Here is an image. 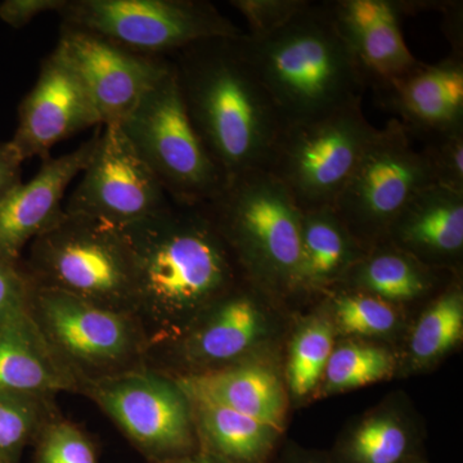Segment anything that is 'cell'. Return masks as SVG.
Returning a JSON list of instances; mask_svg holds the SVG:
<instances>
[{
  "label": "cell",
  "mask_w": 463,
  "mask_h": 463,
  "mask_svg": "<svg viewBox=\"0 0 463 463\" xmlns=\"http://www.w3.org/2000/svg\"><path fill=\"white\" fill-rule=\"evenodd\" d=\"M124 230L136 261L133 318L147 354L178 339L243 276L205 205L172 203Z\"/></svg>",
  "instance_id": "cell-1"
},
{
  "label": "cell",
  "mask_w": 463,
  "mask_h": 463,
  "mask_svg": "<svg viewBox=\"0 0 463 463\" xmlns=\"http://www.w3.org/2000/svg\"><path fill=\"white\" fill-rule=\"evenodd\" d=\"M242 36L194 43L169 57L188 118L227 181L267 169L285 129Z\"/></svg>",
  "instance_id": "cell-2"
},
{
  "label": "cell",
  "mask_w": 463,
  "mask_h": 463,
  "mask_svg": "<svg viewBox=\"0 0 463 463\" xmlns=\"http://www.w3.org/2000/svg\"><path fill=\"white\" fill-rule=\"evenodd\" d=\"M283 125L315 120L362 99L365 85L332 17L328 2H310L268 35L241 38Z\"/></svg>",
  "instance_id": "cell-3"
},
{
  "label": "cell",
  "mask_w": 463,
  "mask_h": 463,
  "mask_svg": "<svg viewBox=\"0 0 463 463\" xmlns=\"http://www.w3.org/2000/svg\"><path fill=\"white\" fill-rule=\"evenodd\" d=\"M21 263L36 288L133 317L136 261L124 228L65 212L27 246Z\"/></svg>",
  "instance_id": "cell-4"
},
{
  "label": "cell",
  "mask_w": 463,
  "mask_h": 463,
  "mask_svg": "<svg viewBox=\"0 0 463 463\" xmlns=\"http://www.w3.org/2000/svg\"><path fill=\"white\" fill-rule=\"evenodd\" d=\"M205 206L242 274L273 288H294L301 210L272 174L254 170L234 176Z\"/></svg>",
  "instance_id": "cell-5"
},
{
  "label": "cell",
  "mask_w": 463,
  "mask_h": 463,
  "mask_svg": "<svg viewBox=\"0 0 463 463\" xmlns=\"http://www.w3.org/2000/svg\"><path fill=\"white\" fill-rule=\"evenodd\" d=\"M118 127L172 203L205 205L227 184L188 118L173 63Z\"/></svg>",
  "instance_id": "cell-6"
},
{
  "label": "cell",
  "mask_w": 463,
  "mask_h": 463,
  "mask_svg": "<svg viewBox=\"0 0 463 463\" xmlns=\"http://www.w3.org/2000/svg\"><path fill=\"white\" fill-rule=\"evenodd\" d=\"M29 313L81 390L93 381L146 365L147 344L127 313L36 286L30 292Z\"/></svg>",
  "instance_id": "cell-7"
},
{
  "label": "cell",
  "mask_w": 463,
  "mask_h": 463,
  "mask_svg": "<svg viewBox=\"0 0 463 463\" xmlns=\"http://www.w3.org/2000/svg\"><path fill=\"white\" fill-rule=\"evenodd\" d=\"M376 130L362 99L352 100L315 120L286 127L265 170L301 212L332 207Z\"/></svg>",
  "instance_id": "cell-8"
},
{
  "label": "cell",
  "mask_w": 463,
  "mask_h": 463,
  "mask_svg": "<svg viewBox=\"0 0 463 463\" xmlns=\"http://www.w3.org/2000/svg\"><path fill=\"white\" fill-rule=\"evenodd\" d=\"M57 14L63 26L152 57L169 58L194 43L246 33L203 0H66Z\"/></svg>",
  "instance_id": "cell-9"
},
{
  "label": "cell",
  "mask_w": 463,
  "mask_h": 463,
  "mask_svg": "<svg viewBox=\"0 0 463 463\" xmlns=\"http://www.w3.org/2000/svg\"><path fill=\"white\" fill-rule=\"evenodd\" d=\"M431 184L425 157L394 118L376 130L332 209L368 250L388 240L404 207Z\"/></svg>",
  "instance_id": "cell-10"
},
{
  "label": "cell",
  "mask_w": 463,
  "mask_h": 463,
  "mask_svg": "<svg viewBox=\"0 0 463 463\" xmlns=\"http://www.w3.org/2000/svg\"><path fill=\"white\" fill-rule=\"evenodd\" d=\"M81 394L108 414L149 463L200 450L190 399L170 374L143 365L87 383Z\"/></svg>",
  "instance_id": "cell-11"
},
{
  "label": "cell",
  "mask_w": 463,
  "mask_h": 463,
  "mask_svg": "<svg viewBox=\"0 0 463 463\" xmlns=\"http://www.w3.org/2000/svg\"><path fill=\"white\" fill-rule=\"evenodd\" d=\"M172 205L163 185L118 125L102 127L99 146L65 205L67 214L127 228Z\"/></svg>",
  "instance_id": "cell-12"
},
{
  "label": "cell",
  "mask_w": 463,
  "mask_h": 463,
  "mask_svg": "<svg viewBox=\"0 0 463 463\" xmlns=\"http://www.w3.org/2000/svg\"><path fill=\"white\" fill-rule=\"evenodd\" d=\"M61 45L90 93L102 127L118 125L169 72V58L145 56L75 27H61Z\"/></svg>",
  "instance_id": "cell-13"
},
{
  "label": "cell",
  "mask_w": 463,
  "mask_h": 463,
  "mask_svg": "<svg viewBox=\"0 0 463 463\" xmlns=\"http://www.w3.org/2000/svg\"><path fill=\"white\" fill-rule=\"evenodd\" d=\"M94 127H102L99 112L75 67L56 44L21 100L16 132L9 142L24 163L33 157L44 160L58 143Z\"/></svg>",
  "instance_id": "cell-14"
},
{
  "label": "cell",
  "mask_w": 463,
  "mask_h": 463,
  "mask_svg": "<svg viewBox=\"0 0 463 463\" xmlns=\"http://www.w3.org/2000/svg\"><path fill=\"white\" fill-rule=\"evenodd\" d=\"M100 130L69 154L43 160L29 182H21L0 203V258L21 261L27 246L65 215L67 188L90 163Z\"/></svg>",
  "instance_id": "cell-15"
},
{
  "label": "cell",
  "mask_w": 463,
  "mask_h": 463,
  "mask_svg": "<svg viewBox=\"0 0 463 463\" xmlns=\"http://www.w3.org/2000/svg\"><path fill=\"white\" fill-rule=\"evenodd\" d=\"M328 5L365 90H380L421 62L402 33L404 0H331Z\"/></svg>",
  "instance_id": "cell-16"
},
{
  "label": "cell",
  "mask_w": 463,
  "mask_h": 463,
  "mask_svg": "<svg viewBox=\"0 0 463 463\" xmlns=\"http://www.w3.org/2000/svg\"><path fill=\"white\" fill-rule=\"evenodd\" d=\"M261 313L248 292L233 288L207 307L181 336L146 356L151 365L174 356L185 371L179 376L218 370L237 361L260 337Z\"/></svg>",
  "instance_id": "cell-17"
},
{
  "label": "cell",
  "mask_w": 463,
  "mask_h": 463,
  "mask_svg": "<svg viewBox=\"0 0 463 463\" xmlns=\"http://www.w3.org/2000/svg\"><path fill=\"white\" fill-rule=\"evenodd\" d=\"M411 138L423 142L463 128V54L450 52L374 90Z\"/></svg>",
  "instance_id": "cell-18"
},
{
  "label": "cell",
  "mask_w": 463,
  "mask_h": 463,
  "mask_svg": "<svg viewBox=\"0 0 463 463\" xmlns=\"http://www.w3.org/2000/svg\"><path fill=\"white\" fill-rule=\"evenodd\" d=\"M388 241L429 265L458 260L463 250V194L431 184L390 227Z\"/></svg>",
  "instance_id": "cell-19"
},
{
  "label": "cell",
  "mask_w": 463,
  "mask_h": 463,
  "mask_svg": "<svg viewBox=\"0 0 463 463\" xmlns=\"http://www.w3.org/2000/svg\"><path fill=\"white\" fill-rule=\"evenodd\" d=\"M0 392L51 398L81 392L39 331L29 307L0 326Z\"/></svg>",
  "instance_id": "cell-20"
},
{
  "label": "cell",
  "mask_w": 463,
  "mask_h": 463,
  "mask_svg": "<svg viewBox=\"0 0 463 463\" xmlns=\"http://www.w3.org/2000/svg\"><path fill=\"white\" fill-rule=\"evenodd\" d=\"M190 399L212 402L281 431L285 392L279 377L251 362H236L207 373L174 377Z\"/></svg>",
  "instance_id": "cell-21"
},
{
  "label": "cell",
  "mask_w": 463,
  "mask_h": 463,
  "mask_svg": "<svg viewBox=\"0 0 463 463\" xmlns=\"http://www.w3.org/2000/svg\"><path fill=\"white\" fill-rule=\"evenodd\" d=\"M365 249L332 207L301 212V257L292 289H321L345 279Z\"/></svg>",
  "instance_id": "cell-22"
},
{
  "label": "cell",
  "mask_w": 463,
  "mask_h": 463,
  "mask_svg": "<svg viewBox=\"0 0 463 463\" xmlns=\"http://www.w3.org/2000/svg\"><path fill=\"white\" fill-rule=\"evenodd\" d=\"M190 402L201 450L225 463H267L281 431L221 404Z\"/></svg>",
  "instance_id": "cell-23"
},
{
  "label": "cell",
  "mask_w": 463,
  "mask_h": 463,
  "mask_svg": "<svg viewBox=\"0 0 463 463\" xmlns=\"http://www.w3.org/2000/svg\"><path fill=\"white\" fill-rule=\"evenodd\" d=\"M345 279L358 291L388 303L421 298L434 285L431 267L388 240L365 250Z\"/></svg>",
  "instance_id": "cell-24"
},
{
  "label": "cell",
  "mask_w": 463,
  "mask_h": 463,
  "mask_svg": "<svg viewBox=\"0 0 463 463\" xmlns=\"http://www.w3.org/2000/svg\"><path fill=\"white\" fill-rule=\"evenodd\" d=\"M58 414L54 398L0 392V462L18 463Z\"/></svg>",
  "instance_id": "cell-25"
},
{
  "label": "cell",
  "mask_w": 463,
  "mask_h": 463,
  "mask_svg": "<svg viewBox=\"0 0 463 463\" xmlns=\"http://www.w3.org/2000/svg\"><path fill=\"white\" fill-rule=\"evenodd\" d=\"M413 441L401 421L376 416L352 432L340 450V463H408L413 457Z\"/></svg>",
  "instance_id": "cell-26"
},
{
  "label": "cell",
  "mask_w": 463,
  "mask_h": 463,
  "mask_svg": "<svg viewBox=\"0 0 463 463\" xmlns=\"http://www.w3.org/2000/svg\"><path fill=\"white\" fill-rule=\"evenodd\" d=\"M463 298L458 286L441 294L423 313L411 340V352L419 362H430L456 345L462 337Z\"/></svg>",
  "instance_id": "cell-27"
},
{
  "label": "cell",
  "mask_w": 463,
  "mask_h": 463,
  "mask_svg": "<svg viewBox=\"0 0 463 463\" xmlns=\"http://www.w3.org/2000/svg\"><path fill=\"white\" fill-rule=\"evenodd\" d=\"M332 352L334 334L330 323L316 319L298 331L288 361V383L294 394L303 397L316 389Z\"/></svg>",
  "instance_id": "cell-28"
},
{
  "label": "cell",
  "mask_w": 463,
  "mask_h": 463,
  "mask_svg": "<svg viewBox=\"0 0 463 463\" xmlns=\"http://www.w3.org/2000/svg\"><path fill=\"white\" fill-rule=\"evenodd\" d=\"M392 373V359L380 347L346 344L334 349L325 376L327 388L343 392L370 385L389 377Z\"/></svg>",
  "instance_id": "cell-29"
},
{
  "label": "cell",
  "mask_w": 463,
  "mask_h": 463,
  "mask_svg": "<svg viewBox=\"0 0 463 463\" xmlns=\"http://www.w3.org/2000/svg\"><path fill=\"white\" fill-rule=\"evenodd\" d=\"M33 446L32 463H99L90 435L61 414L45 425Z\"/></svg>",
  "instance_id": "cell-30"
},
{
  "label": "cell",
  "mask_w": 463,
  "mask_h": 463,
  "mask_svg": "<svg viewBox=\"0 0 463 463\" xmlns=\"http://www.w3.org/2000/svg\"><path fill=\"white\" fill-rule=\"evenodd\" d=\"M334 304L341 330L347 334L376 336L388 334L397 323V312L388 301L365 292L341 294Z\"/></svg>",
  "instance_id": "cell-31"
},
{
  "label": "cell",
  "mask_w": 463,
  "mask_h": 463,
  "mask_svg": "<svg viewBox=\"0 0 463 463\" xmlns=\"http://www.w3.org/2000/svg\"><path fill=\"white\" fill-rule=\"evenodd\" d=\"M420 149L434 184L463 194V128L423 141Z\"/></svg>",
  "instance_id": "cell-32"
},
{
  "label": "cell",
  "mask_w": 463,
  "mask_h": 463,
  "mask_svg": "<svg viewBox=\"0 0 463 463\" xmlns=\"http://www.w3.org/2000/svg\"><path fill=\"white\" fill-rule=\"evenodd\" d=\"M310 0H232L230 5L245 18L251 38L268 35L286 25Z\"/></svg>",
  "instance_id": "cell-33"
},
{
  "label": "cell",
  "mask_w": 463,
  "mask_h": 463,
  "mask_svg": "<svg viewBox=\"0 0 463 463\" xmlns=\"http://www.w3.org/2000/svg\"><path fill=\"white\" fill-rule=\"evenodd\" d=\"M32 288L21 261L0 258V326L27 309Z\"/></svg>",
  "instance_id": "cell-34"
},
{
  "label": "cell",
  "mask_w": 463,
  "mask_h": 463,
  "mask_svg": "<svg viewBox=\"0 0 463 463\" xmlns=\"http://www.w3.org/2000/svg\"><path fill=\"white\" fill-rule=\"evenodd\" d=\"M66 0H5L0 3V20L14 29H23L41 14L58 12Z\"/></svg>",
  "instance_id": "cell-35"
},
{
  "label": "cell",
  "mask_w": 463,
  "mask_h": 463,
  "mask_svg": "<svg viewBox=\"0 0 463 463\" xmlns=\"http://www.w3.org/2000/svg\"><path fill=\"white\" fill-rule=\"evenodd\" d=\"M23 164L11 142H0V203L23 182Z\"/></svg>",
  "instance_id": "cell-36"
},
{
  "label": "cell",
  "mask_w": 463,
  "mask_h": 463,
  "mask_svg": "<svg viewBox=\"0 0 463 463\" xmlns=\"http://www.w3.org/2000/svg\"><path fill=\"white\" fill-rule=\"evenodd\" d=\"M444 29L447 38L452 45V53L463 54V33H462V5L461 3L447 2L443 8Z\"/></svg>",
  "instance_id": "cell-37"
},
{
  "label": "cell",
  "mask_w": 463,
  "mask_h": 463,
  "mask_svg": "<svg viewBox=\"0 0 463 463\" xmlns=\"http://www.w3.org/2000/svg\"><path fill=\"white\" fill-rule=\"evenodd\" d=\"M160 463H225L222 459L216 458L215 456L203 450H197L192 455L179 457V458L169 459V461Z\"/></svg>",
  "instance_id": "cell-38"
},
{
  "label": "cell",
  "mask_w": 463,
  "mask_h": 463,
  "mask_svg": "<svg viewBox=\"0 0 463 463\" xmlns=\"http://www.w3.org/2000/svg\"><path fill=\"white\" fill-rule=\"evenodd\" d=\"M289 463H331L327 461L326 458H322V457H315V456H298L297 458H292Z\"/></svg>",
  "instance_id": "cell-39"
},
{
  "label": "cell",
  "mask_w": 463,
  "mask_h": 463,
  "mask_svg": "<svg viewBox=\"0 0 463 463\" xmlns=\"http://www.w3.org/2000/svg\"><path fill=\"white\" fill-rule=\"evenodd\" d=\"M408 463H425V462L420 461V459H417L416 457H414V458L411 459V461Z\"/></svg>",
  "instance_id": "cell-40"
},
{
  "label": "cell",
  "mask_w": 463,
  "mask_h": 463,
  "mask_svg": "<svg viewBox=\"0 0 463 463\" xmlns=\"http://www.w3.org/2000/svg\"><path fill=\"white\" fill-rule=\"evenodd\" d=\"M0 463H5V462H0Z\"/></svg>",
  "instance_id": "cell-41"
}]
</instances>
